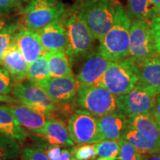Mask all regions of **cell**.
<instances>
[{"label": "cell", "instance_id": "1", "mask_svg": "<svg viewBox=\"0 0 160 160\" xmlns=\"http://www.w3.org/2000/svg\"><path fill=\"white\" fill-rule=\"evenodd\" d=\"M131 20L125 8L117 4L113 26L100 40L97 51L108 61L115 62L129 57Z\"/></svg>", "mask_w": 160, "mask_h": 160}, {"label": "cell", "instance_id": "2", "mask_svg": "<svg viewBox=\"0 0 160 160\" xmlns=\"http://www.w3.org/2000/svg\"><path fill=\"white\" fill-rule=\"evenodd\" d=\"M118 3L116 0H87L80 7L78 15L95 39L100 41L111 28Z\"/></svg>", "mask_w": 160, "mask_h": 160}, {"label": "cell", "instance_id": "3", "mask_svg": "<svg viewBox=\"0 0 160 160\" xmlns=\"http://www.w3.org/2000/svg\"><path fill=\"white\" fill-rule=\"evenodd\" d=\"M138 64L131 57L111 62L104 73L100 85L115 96L132 91L139 81Z\"/></svg>", "mask_w": 160, "mask_h": 160}, {"label": "cell", "instance_id": "4", "mask_svg": "<svg viewBox=\"0 0 160 160\" xmlns=\"http://www.w3.org/2000/svg\"><path fill=\"white\" fill-rule=\"evenodd\" d=\"M68 33L66 54L73 62L79 58L87 57L93 51L95 38L86 24L78 15V12L63 16L61 20Z\"/></svg>", "mask_w": 160, "mask_h": 160}, {"label": "cell", "instance_id": "5", "mask_svg": "<svg viewBox=\"0 0 160 160\" xmlns=\"http://www.w3.org/2000/svg\"><path fill=\"white\" fill-rule=\"evenodd\" d=\"M65 13V5L59 0H28L22 12V26L39 32L50 24L61 21Z\"/></svg>", "mask_w": 160, "mask_h": 160}, {"label": "cell", "instance_id": "6", "mask_svg": "<svg viewBox=\"0 0 160 160\" xmlns=\"http://www.w3.org/2000/svg\"><path fill=\"white\" fill-rule=\"evenodd\" d=\"M76 101L80 108L97 118L117 112L116 96L100 85H79Z\"/></svg>", "mask_w": 160, "mask_h": 160}, {"label": "cell", "instance_id": "7", "mask_svg": "<svg viewBox=\"0 0 160 160\" xmlns=\"http://www.w3.org/2000/svg\"><path fill=\"white\" fill-rule=\"evenodd\" d=\"M157 54L151 20H133L130 28L129 57L139 65Z\"/></svg>", "mask_w": 160, "mask_h": 160}, {"label": "cell", "instance_id": "8", "mask_svg": "<svg viewBox=\"0 0 160 160\" xmlns=\"http://www.w3.org/2000/svg\"><path fill=\"white\" fill-rule=\"evenodd\" d=\"M68 129L74 143L95 144L105 139L97 117L79 109L71 113L68 121Z\"/></svg>", "mask_w": 160, "mask_h": 160}, {"label": "cell", "instance_id": "9", "mask_svg": "<svg viewBox=\"0 0 160 160\" xmlns=\"http://www.w3.org/2000/svg\"><path fill=\"white\" fill-rule=\"evenodd\" d=\"M12 94L18 102L47 115L57 109V105L50 99L45 90L30 80L16 83Z\"/></svg>", "mask_w": 160, "mask_h": 160}, {"label": "cell", "instance_id": "10", "mask_svg": "<svg viewBox=\"0 0 160 160\" xmlns=\"http://www.w3.org/2000/svg\"><path fill=\"white\" fill-rule=\"evenodd\" d=\"M155 98V96L136 85L128 93L116 96L117 112L125 115L128 119L139 115L152 114Z\"/></svg>", "mask_w": 160, "mask_h": 160}, {"label": "cell", "instance_id": "11", "mask_svg": "<svg viewBox=\"0 0 160 160\" xmlns=\"http://www.w3.org/2000/svg\"><path fill=\"white\" fill-rule=\"evenodd\" d=\"M56 105L66 106L76 100L79 83L73 74L63 77H51L40 85Z\"/></svg>", "mask_w": 160, "mask_h": 160}, {"label": "cell", "instance_id": "12", "mask_svg": "<svg viewBox=\"0 0 160 160\" xmlns=\"http://www.w3.org/2000/svg\"><path fill=\"white\" fill-rule=\"evenodd\" d=\"M110 62L111 61L105 59L97 51H92L86 57L77 76L79 85H100Z\"/></svg>", "mask_w": 160, "mask_h": 160}, {"label": "cell", "instance_id": "13", "mask_svg": "<svg viewBox=\"0 0 160 160\" xmlns=\"http://www.w3.org/2000/svg\"><path fill=\"white\" fill-rule=\"evenodd\" d=\"M14 42L28 64L45 55L47 51L42 43L38 32L20 26L16 33Z\"/></svg>", "mask_w": 160, "mask_h": 160}, {"label": "cell", "instance_id": "14", "mask_svg": "<svg viewBox=\"0 0 160 160\" xmlns=\"http://www.w3.org/2000/svg\"><path fill=\"white\" fill-rule=\"evenodd\" d=\"M139 76L137 86L153 96L160 93V54H157L139 65Z\"/></svg>", "mask_w": 160, "mask_h": 160}, {"label": "cell", "instance_id": "15", "mask_svg": "<svg viewBox=\"0 0 160 160\" xmlns=\"http://www.w3.org/2000/svg\"><path fill=\"white\" fill-rule=\"evenodd\" d=\"M28 65L13 40V43L2 54L1 65L8 72L13 82L17 83L27 78Z\"/></svg>", "mask_w": 160, "mask_h": 160}, {"label": "cell", "instance_id": "16", "mask_svg": "<svg viewBox=\"0 0 160 160\" xmlns=\"http://www.w3.org/2000/svg\"><path fill=\"white\" fill-rule=\"evenodd\" d=\"M7 107L23 128L37 135L43 130L48 120L46 113L22 104H11Z\"/></svg>", "mask_w": 160, "mask_h": 160}, {"label": "cell", "instance_id": "17", "mask_svg": "<svg viewBox=\"0 0 160 160\" xmlns=\"http://www.w3.org/2000/svg\"><path fill=\"white\" fill-rule=\"evenodd\" d=\"M46 51H65L68 47V33L61 21L55 22L38 32Z\"/></svg>", "mask_w": 160, "mask_h": 160}, {"label": "cell", "instance_id": "18", "mask_svg": "<svg viewBox=\"0 0 160 160\" xmlns=\"http://www.w3.org/2000/svg\"><path fill=\"white\" fill-rule=\"evenodd\" d=\"M38 136L43 138L50 145L65 148L74 146V142L70 137L68 126H66L62 120L48 119L43 130Z\"/></svg>", "mask_w": 160, "mask_h": 160}, {"label": "cell", "instance_id": "19", "mask_svg": "<svg viewBox=\"0 0 160 160\" xmlns=\"http://www.w3.org/2000/svg\"><path fill=\"white\" fill-rule=\"evenodd\" d=\"M100 129L105 139L119 140L128 125V119L119 112L97 118Z\"/></svg>", "mask_w": 160, "mask_h": 160}, {"label": "cell", "instance_id": "20", "mask_svg": "<svg viewBox=\"0 0 160 160\" xmlns=\"http://www.w3.org/2000/svg\"><path fill=\"white\" fill-rule=\"evenodd\" d=\"M121 138L133 145L140 154L151 155L160 153V142L145 137L129 124L124 131Z\"/></svg>", "mask_w": 160, "mask_h": 160}, {"label": "cell", "instance_id": "21", "mask_svg": "<svg viewBox=\"0 0 160 160\" xmlns=\"http://www.w3.org/2000/svg\"><path fill=\"white\" fill-rule=\"evenodd\" d=\"M0 133L22 143L28 134L25 128L21 125L7 105H0Z\"/></svg>", "mask_w": 160, "mask_h": 160}, {"label": "cell", "instance_id": "22", "mask_svg": "<svg viewBox=\"0 0 160 160\" xmlns=\"http://www.w3.org/2000/svg\"><path fill=\"white\" fill-rule=\"evenodd\" d=\"M51 77H63L73 74L71 62L65 51H51L46 53Z\"/></svg>", "mask_w": 160, "mask_h": 160}, {"label": "cell", "instance_id": "23", "mask_svg": "<svg viewBox=\"0 0 160 160\" xmlns=\"http://www.w3.org/2000/svg\"><path fill=\"white\" fill-rule=\"evenodd\" d=\"M128 123L145 137L160 142V133L157 121L151 113L139 115L128 119Z\"/></svg>", "mask_w": 160, "mask_h": 160}, {"label": "cell", "instance_id": "24", "mask_svg": "<svg viewBox=\"0 0 160 160\" xmlns=\"http://www.w3.org/2000/svg\"><path fill=\"white\" fill-rule=\"evenodd\" d=\"M127 13L133 20H149L157 16L151 0H128Z\"/></svg>", "mask_w": 160, "mask_h": 160}, {"label": "cell", "instance_id": "25", "mask_svg": "<svg viewBox=\"0 0 160 160\" xmlns=\"http://www.w3.org/2000/svg\"><path fill=\"white\" fill-rule=\"evenodd\" d=\"M27 78L39 86L51 78L48 61L46 54L29 64Z\"/></svg>", "mask_w": 160, "mask_h": 160}, {"label": "cell", "instance_id": "26", "mask_svg": "<svg viewBox=\"0 0 160 160\" xmlns=\"http://www.w3.org/2000/svg\"><path fill=\"white\" fill-rule=\"evenodd\" d=\"M19 143L17 140L0 133V160H10L19 157Z\"/></svg>", "mask_w": 160, "mask_h": 160}, {"label": "cell", "instance_id": "27", "mask_svg": "<svg viewBox=\"0 0 160 160\" xmlns=\"http://www.w3.org/2000/svg\"><path fill=\"white\" fill-rule=\"evenodd\" d=\"M97 155L99 157L107 158L113 160L118 159L119 153V145L118 140L104 139L94 144Z\"/></svg>", "mask_w": 160, "mask_h": 160}, {"label": "cell", "instance_id": "28", "mask_svg": "<svg viewBox=\"0 0 160 160\" xmlns=\"http://www.w3.org/2000/svg\"><path fill=\"white\" fill-rule=\"evenodd\" d=\"M19 22H14L8 24L2 31H0V65L1 58L6 50L10 47L14 40L16 33L20 27Z\"/></svg>", "mask_w": 160, "mask_h": 160}, {"label": "cell", "instance_id": "29", "mask_svg": "<svg viewBox=\"0 0 160 160\" xmlns=\"http://www.w3.org/2000/svg\"><path fill=\"white\" fill-rule=\"evenodd\" d=\"M45 152L50 160H77L73 155V148H62L59 145H50Z\"/></svg>", "mask_w": 160, "mask_h": 160}, {"label": "cell", "instance_id": "30", "mask_svg": "<svg viewBox=\"0 0 160 160\" xmlns=\"http://www.w3.org/2000/svg\"><path fill=\"white\" fill-rule=\"evenodd\" d=\"M119 145V160H142L143 156L134 148L133 145L123 139L118 140Z\"/></svg>", "mask_w": 160, "mask_h": 160}, {"label": "cell", "instance_id": "31", "mask_svg": "<svg viewBox=\"0 0 160 160\" xmlns=\"http://www.w3.org/2000/svg\"><path fill=\"white\" fill-rule=\"evenodd\" d=\"M73 155L77 160H90L97 157L94 144H82L74 148Z\"/></svg>", "mask_w": 160, "mask_h": 160}, {"label": "cell", "instance_id": "32", "mask_svg": "<svg viewBox=\"0 0 160 160\" xmlns=\"http://www.w3.org/2000/svg\"><path fill=\"white\" fill-rule=\"evenodd\" d=\"M22 157L23 160H50L43 150L32 147L24 148Z\"/></svg>", "mask_w": 160, "mask_h": 160}, {"label": "cell", "instance_id": "33", "mask_svg": "<svg viewBox=\"0 0 160 160\" xmlns=\"http://www.w3.org/2000/svg\"><path fill=\"white\" fill-rule=\"evenodd\" d=\"M13 88V81L6 69L0 68V94L8 95L11 93Z\"/></svg>", "mask_w": 160, "mask_h": 160}, {"label": "cell", "instance_id": "34", "mask_svg": "<svg viewBox=\"0 0 160 160\" xmlns=\"http://www.w3.org/2000/svg\"><path fill=\"white\" fill-rule=\"evenodd\" d=\"M19 6V0H0V15L10 14Z\"/></svg>", "mask_w": 160, "mask_h": 160}, {"label": "cell", "instance_id": "35", "mask_svg": "<svg viewBox=\"0 0 160 160\" xmlns=\"http://www.w3.org/2000/svg\"><path fill=\"white\" fill-rule=\"evenodd\" d=\"M152 29L158 54H160V16H156L151 19Z\"/></svg>", "mask_w": 160, "mask_h": 160}, {"label": "cell", "instance_id": "36", "mask_svg": "<svg viewBox=\"0 0 160 160\" xmlns=\"http://www.w3.org/2000/svg\"><path fill=\"white\" fill-rule=\"evenodd\" d=\"M152 115L153 116L157 122H160V93L156 96L155 104Z\"/></svg>", "mask_w": 160, "mask_h": 160}, {"label": "cell", "instance_id": "37", "mask_svg": "<svg viewBox=\"0 0 160 160\" xmlns=\"http://www.w3.org/2000/svg\"><path fill=\"white\" fill-rule=\"evenodd\" d=\"M0 102H8L10 104H16L18 103V101L15 99L14 97H11L10 96L5 95V94H0Z\"/></svg>", "mask_w": 160, "mask_h": 160}, {"label": "cell", "instance_id": "38", "mask_svg": "<svg viewBox=\"0 0 160 160\" xmlns=\"http://www.w3.org/2000/svg\"><path fill=\"white\" fill-rule=\"evenodd\" d=\"M151 2L153 5V6H154L157 16H158V14L160 13V0H151Z\"/></svg>", "mask_w": 160, "mask_h": 160}, {"label": "cell", "instance_id": "39", "mask_svg": "<svg viewBox=\"0 0 160 160\" xmlns=\"http://www.w3.org/2000/svg\"><path fill=\"white\" fill-rule=\"evenodd\" d=\"M142 160H160V153L158 154H151L150 156H145Z\"/></svg>", "mask_w": 160, "mask_h": 160}, {"label": "cell", "instance_id": "40", "mask_svg": "<svg viewBox=\"0 0 160 160\" xmlns=\"http://www.w3.org/2000/svg\"><path fill=\"white\" fill-rule=\"evenodd\" d=\"M8 23L7 22V21H6V20L0 17V31H2V30L6 27V26L8 25Z\"/></svg>", "mask_w": 160, "mask_h": 160}, {"label": "cell", "instance_id": "41", "mask_svg": "<svg viewBox=\"0 0 160 160\" xmlns=\"http://www.w3.org/2000/svg\"><path fill=\"white\" fill-rule=\"evenodd\" d=\"M96 160H113V159H107V158H103V157H99L98 159H97Z\"/></svg>", "mask_w": 160, "mask_h": 160}, {"label": "cell", "instance_id": "42", "mask_svg": "<svg viewBox=\"0 0 160 160\" xmlns=\"http://www.w3.org/2000/svg\"><path fill=\"white\" fill-rule=\"evenodd\" d=\"M157 125H158V128H159V133H160V122H157Z\"/></svg>", "mask_w": 160, "mask_h": 160}, {"label": "cell", "instance_id": "43", "mask_svg": "<svg viewBox=\"0 0 160 160\" xmlns=\"http://www.w3.org/2000/svg\"><path fill=\"white\" fill-rule=\"evenodd\" d=\"M117 160H119V159H117Z\"/></svg>", "mask_w": 160, "mask_h": 160}]
</instances>
